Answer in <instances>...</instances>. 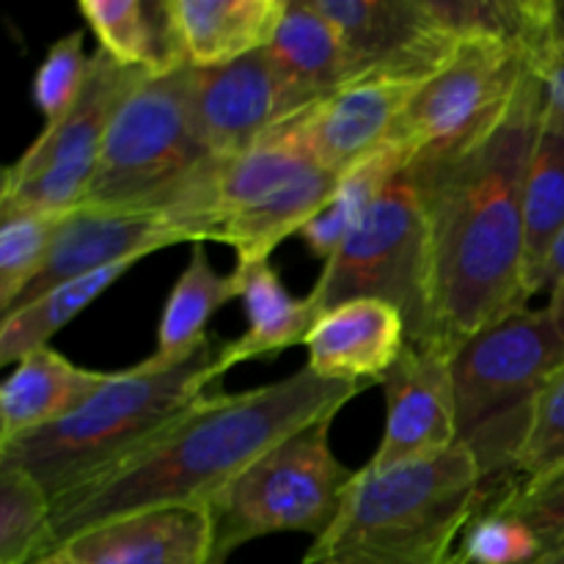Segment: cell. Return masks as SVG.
Wrapping results in <instances>:
<instances>
[{
	"mask_svg": "<svg viewBox=\"0 0 564 564\" xmlns=\"http://www.w3.org/2000/svg\"><path fill=\"white\" fill-rule=\"evenodd\" d=\"M543 113L545 86L532 69L488 135L408 163L433 229L438 339L455 350L529 306L523 196Z\"/></svg>",
	"mask_w": 564,
	"mask_h": 564,
	"instance_id": "obj_1",
	"label": "cell"
},
{
	"mask_svg": "<svg viewBox=\"0 0 564 564\" xmlns=\"http://www.w3.org/2000/svg\"><path fill=\"white\" fill-rule=\"evenodd\" d=\"M367 389L369 383L325 380L303 367L240 394H204L135 455L58 496L47 551L99 523L143 510L209 507L264 452L323 419H334Z\"/></svg>",
	"mask_w": 564,
	"mask_h": 564,
	"instance_id": "obj_2",
	"label": "cell"
},
{
	"mask_svg": "<svg viewBox=\"0 0 564 564\" xmlns=\"http://www.w3.org/2000/svg\"><path fill=\"white\" fill-rule=\"evenodd\" d=\"M226 372V341L215 336L169 367L147 358L110 372L102 389L64 422L0 444V466L28 471L55 501L135 455Z\"/></svg>",
	"mask_w": 564,
	"mask_h": 564,
	"instance_id": "obj_3",
	"label": "cell"
},
{
	"mask_svg": "<svg viewBox=\"0 0 564 564\" xmlns=\"http://www.w3.org/2000/svg\"><path fill=\"white\" fill-rule=\"evenodd\" d=\"M482 499L479 463L460 444L394 468L364 466L303 564H452Z\"/></svg>",
	"mask_w": 564,
	"mask_h": 564,
	"instance_id": "obj_4",
	"label": "cell"
},
{
	"mask_svg": "<svg viewBox=\"0 0 564 564\" xmlns=\"http://www.w3.org/2000/svg\"><path fill=\"white\" fill-rule=\"evenodd\" d=\"M339 176L325 171L284 127L235 154L204 158L154 213L196 242H224L237 262H262L330 202Z\"/></svg>",
	"mask_w": 564,
	"mask_h": 564,
	"instance_id": "obj_5",
	"label": "cell"
},
{
	"mask_svg": "<svg viewBox=\"0 0 564 564\" xmlns=\"http://www.w3.org/2000/svg\"><path fill=\"white\" fill-rule=\"evenodd\" d=\"M562 364L564 330L549 306L521 308L455 350L457 444L477 457L485 494L516 477L534 408Z\"/></svg>",
	"mask_w": 564,
	"mask_h": 564,
	"instance_id": "obj_6",
	"label": "cell"
},
{
	"mask_svg": "<svg viewBox=\"0 0 564 564\" xmlns=\"http://www.w3.org/2000/svg\"><path fill=\"white\" fill-rule=\"evenodd\" d=\"M312 297L323 314L361 297L383 301L405 317L408 345H444L435 317V257L427 202L408 165L325 262Z\"/></svg>",
	"mask_w": 564,
	"mask_h": 564,
	"instance_id": "obj_7",
	"label": "cell"
},
{
	"mask_svg": "<svg viewBox=\"0 0 564 564\" xmlns=\"http://www.w3.org/2000/svg\"><path fill=\"white\" fill-rule=\"evenodd\" d=\"M330 422L312 424L264 452L213 501V564L270 534H325L336 521L356 471L330 449Z\"/></svg>",
	"mask_w": 564,
	"mask_h": 564,
	"instance_id": "obj_8",
	"label": "cell"
},
{
	"mask_svg": "<svg viewBox=\"0 0 564 564\" xmlns=\"http://www.w3.org/2000/svg\"><path fill=\"white\" fill-rule=\"evenodd\" d=\"M204 158L191 121V66L147 75L105 132L86 207L158 209Z\"/></svg>",
	"mask_w": 564,
	"mask_h": 564,
	"instance_id": "obj_9",
	"label": "cell"
},
{
	"mask_svg": "<svg viewBox=\"0 0 564 564\" xmlns=\"http://www.w3.org/2000/svg\"><path fill=\"white\" fill-rule=\"evenodd\" d=\"M523 50L496 39H460L455 53L413 91L389 143L411 160L446 158L488 135L532 72Z\"/></svg>",
	"mask_w": 564,
	"mask_h": 564,
	"instance_id": "obj_10",
	"label": "cell"
},
{
	"mask_svg": "<svg viewBox=\"0 0 564 564\" xmlns=\"http://www.w3.org/2000/svg\"><path fill=\"white\" fill-rule=\"evenodd\" d=\"M147 75L149 72L143 69L116 64L97 47L75 108L58 124L44 127L25 154H20L3 171L0 204L50 215V218H64L86 207L105 132L121 99Z\"/></svg>",
	"mask_w": 564,
	"mask_h": 564,
	"instance_id": "obj_11",
	"label": "cell"
},
{
	"mask_svg": "<svg viewBox=\"0 0 564 564\" xmlns=\"http://www.w3.org/2000/svg\"><path fill=\"white\" fill-rule=\"evenodd\" d=\"M380 386L386 430L367 468H394L455 449V347L405 345Z\"/></svg>",
	"mask_w": 564,
	"mask_h": 564,
	"instance_id": "obj_12",
	"label": "cell"
},
{
	"mask_svg": "<svg viewBox=\"0 0 564 564\" xmlns=\"http://www.w3.org/2000/svg\"><path fill=\"white\" fill-rule=\"evenodd\" d=\"M314 6L341 33L358 77L424 83L460 42L427 14L424 0H314Z\"/></svg>",
	"mask_w": 564,
	"mask_h": 564,
	"instance_id": "obj_13",
	"label": "cell"
},
{
	"mask_svg": "<svg viewBox=\"0 0 564 564\" xmlns=\"http://www.w3.org/2000/svg\"><path fill=\"white\" fill-rule=\"evenodd\" d=\"M422 83L361 75L330 97L281 121L286 132L330 174L341 176L394 135L402 110Z\"/></svg>",
	"mask_w": 564,
	"mask_h": 564,
	"instance_id": "obj_14",
	"label": "cell"
},
{
	"mask_svg": "<svg viewBox=\"0 0 564 564\" xmlns=\"http://www.w3.org/2000/svg\"><path fill=\"white\" fill-rule=\"evenodd\" d=\"M268 47L226 66H191V121L207 154H235L295 116Z\"/></svg>",
	"mask_w": 564,
	"mask_h": 564,
	"instance_id": "obj_15",
	"label": "cell"
},
{
	"mask_svg": "<svg viewBox=\"0 0 564 564\" xmlns=\"http://www.w3.org/2000/svg\"><path fill=\"white\" fill-rule=\"evenodd\" d=\"M176 242L191 240L154 209H75L58 218L42 273L14 303V308L36 301L39 295L66 281L99 273L113 264H135L149 253L163 251Z\"/></svg>",
	"mask_w": 564,
	"mask_h": 564,
	"instance_id": "obj_16",
	"label": "cell"
},
{
	"mask_svg": "<svg viewBox=\"0 0 564 564\" xmlns=\"http://www.w3.org/2000/svg\"><path fill=\"white\" fill-rule=\"evenodd\" d=\"M213 549L207 505L160 507L75 534L36 564H213Z\"/></svg>",
	"mask_w": 564,
	"mask_h": 564,
	"instance_id": "obj_17",
	"label": "cell"
},
{
	"mask_svg": "<svg viewBox=\"0 0 564 564\" xmlns=\"http://www.w3.org/2000/svg\"><path fill=\"white\" fill-rule=\"evenodd\" d=\"M408 345L400 308L361 297L325 312L306 339L314 375L339 383H380Z\"/></svg>",
	"mask_w": 564,
	"mask_h": 564,
	"instance_id": "obj_18",
	"label": "cell"
},
{
	"mask_svg": "<svg viewBox=\"0 0 564 564\" xmlns=\"http://www.w3.org/2000/svg\"><path fill=\"white\" fill-rule=\"evenodd\" d=\"M108 378L110 372L77 367L50 345L28 352L0 389V444L64 422L80 411Z\"/></svg>",
	"mask_w": 564,
	"mask_h": 564,
	"instance_id": "obj_19",
	"label": "cell"
},
{
	"mask_svg": "<svg viewBox=\"0 0 564 564\" xmlns=\"http://www.w3.org/2000/svg\"><path fill=\"white\" fill-rule=\"evenodd\" d=\"M290 0H169L182 58L196 69L270 47Z\"/></svg>",
	"mask_w": 564,
	"mask_h": 564,
	"instance_id": "obj_20",
	"label": "cell"
},
{
	"mask_svg": "<svg viewBox=\"0 0 564 564\" xmlns=\"http://www.w3.org/2000/svg\"><path fill=\"white\" fill-rule=\"evenodd\" d=\"M268 53L297 113L358 77L341 33L314 0L286 3V14Z\"/></svg>",
	"mask_w": 564,
	"mask_h": 564,
	"instance_id": "obj_21",
	"label": "cell"
},
{
	"mask_svg": "<svg viewBox=\"0 0 564 564\" xmlns=\"http://www.w3.org/2000/svg\"><path fill=\"white\" fill-rule=\"evenodd\" d=\"M231 273L240 284V301L246 303L248 330L226 341V367L273 358L286 347L306 345L308 334L323 317L312 292L306 297L292 295L270 259L237 262Z\"/></svg>",
	"mask_w": 564,
	"mask_h": 564,
	"instance_id": "obj_22",
	"label": "cell"
},
{
	"mask_svg": "<svg viewBox=\"0 0 564 564\" xmlns=\"http://www.w3.org/2000/svg\"><path fill=\"white\" fill-rule=\"evenodd\" d=\"M424 9L452 36L523 50L534 72L564 44L556 0H424Z\"/></svg>",
	"mask_w": 564,
	"mask_h": 564,
	"instance_id": "obj_23",
	"label": "cell"
},
{
	"mask_svg": "<svg viewBox=\"0 0 564 564\" xmlns=\"http://www.w3.org/2000/svg\"><path fill=\"white\" fill-rule=\"evenodd\" d=\"M77 9L97 36L99 50L116 64L149 75L187 66L176 42L169 0H80Z\"/></svg>",
	"mask_w": 564,
	"mask_h": 564,
	"instance_id": "obj_24",
	"label": "cell"
},
{
	"mask_svg": "<svg viewBox=\"0 0 564 564\" xmlns=\"http://www.w3.org/2000/svg\"><path fill=\"white\" fill-rule=\"evenodd\" d=\"M527 292L545 290V273L564 235V113L545 105L527 174Z\"/></svg>",
	"mask_w": 564,
	"mask_h": 564,
	"instance_id": "obj_25",
	"label": "cell"
},
{
	"mask_svg": "<svg viewBox=\"0 0 564 564\" xmlns=\"http://www.w3.org/2000/svg\"><path fill=\"white\" fill-rule=\"evenodd\" d=\"M235 297H240V284H237L235 273L220 275L209 264L204 242H196L191 251V262L165 297L158 325V345H154L149 361L154 367H169V364L191 356L209 336V319Z\"/></svg>",
	"mask_w": 564,
	"mask_h": 564,
	"instance_id": "obj_26",
	"label": "cell"
},
{
	"mask_svg": "<svg viewBox=\"0 0 564 564\" xmlns=\"http://www.w3.org/2000/svg\"><path fill=\"white\" fill-rule=\"evenodd\" d=\"M408 165V154L402 149H397L394 143H386L383 149L367 158L364 163H358L356 169H350L347 174L339 176L336 182V191L330 196V202L297 231L303 242H306L308 251L317 259L328 262L336 251L341 248V242L350 237V231L356 229L364 220V215L372 209V204L378 202L380 193L389 187V182L400 174Z\"/></svg>",
	"mask_w": 564,
	"mask_h": 564,
	"instance_id": "obj_27",
	"label": "cell"
},
{
	"mask_svg": "<svg viewBox=\"0 0 564 564\" xmlns=\"http://www.w3.org/2000/svg\"><path fill=\"white\" fill-rule=\"evenodd\" d=\"M130 268L132 262L113 264V268L99 270V273L66 281V284H58L44 292V295H39L36 301L3 314V323H0V364L3 367L6 364H17L28 352L47 347V341L64 325H69L80 312H86Z\"/></svg>",
	"mask_w": 564,
	"mask_h": 564,
	"instance_id": "obj_28",
	"label": "cell"
},
{
	"mask_svg": "<svg viewBox=\"0 0 564 564\" xmlns=\"http://www.w3.org/2000/svg\"><path fill=\"white\" fill-rule=\"evenodd\" d=\"M53 540V499L28 471L0 466V564H36Z\"/></svg>",
	"mask_w": 564,
	"mask_h": 564,
	"instance_id": "obj_29",
	"label": "cell"
},
{
	"mask_svg": "<svg viewBox=\"0 0 564 564\" xmlns=\"http://www.w3.org/2000/svg\"><path fill=\"white\" fill-rule=\"evenodd\" d=\"M58 218L0 204V312L9 314L42 273Z\"/></svg>",
	"mask_w": 564,
	"mask_h": 564,
	"instance_id": "obj_30",
	"label": "cell"
},
{
	"mask_svg": "<svg viewBox=\"0 0 564 564\" xmlns=\"http://www.w3.org/2000/svg\"><path fill=\"white\" fill-rule=\"evenodd\" d=\"M543 556V545L521 518L482 499L463 529L452 564H540Z\"/></svg>",
	"mask_w": 564,
	"mask_h": 564,
	"instance_id": "obj_31",
	"label": "cell"
},
{
	"mask_svg": "<svg viewBox=\"0 0 564 564\" xmlns=\"http://www.w3.org/2000/svg\"><path fill=\"white\" fill-rule=\"evenodd\" d=\"M485 499L521 518L540 540L545 556L564 551V466L545 477L505 485L494 494H485Z\"/></svg>",
	"mask_w": 564,
	"mask_h": 564,
	"instance_id": "obj_32",
	"label": "cell"
},
{
	"mask_svg": "<svg viewBox=\"0 0 564 564\" xmlns=\"http://www.w3.org/2000/svg\"><path fill=\"white\" fill-rule=\"evenodd\" d=\"M86 33L72 31L47 50L33 75V102L44 116V127L58 124L80 99L91 69V55L83 50Z\"/></svg>",
	"mask_w": 564,
	"mask_h": 564,
	"instance_id": "obj_33",
	"label": "cell"
},
{
	"mask_svg": "<svg viewBox=\"0 0 564 564\" xmlns=\"http://www.w3.org/2000/svg\"><path fill=\"white\" fill-rule=\"evenodd\" d=\"M560 466H564V364L556 369L534 408L532 430L518 455L512 482L545 477Z\"/></svg>",
	"mask_w": 564,
	"mask_h": 564,
	"instance_id": "obj_34",
	"label": "cell"
},
{
	"mask_svg": "<svg viewBox=\"0 0 564 564\" xmlns=\"http://www.w3.org/2000/svg\"><path fill=\"white\" fill-rule=\"evenodd\" d=\"M545 86V105L556 113H564V44L538 69Z\"/></svg>",
	"mask_w": 564,
	"mask_h": 564,
	"instance_id": "obj_35",
	"label": "cell"
},
{
	"mask_svg": "<svg viewBox=\"0 0 564 564\" xmlns=\"http://www.w3.org/2000/svg\"><path fill=\"white\" fill-rule=\"evenodd\" d=\"M564 284V235L560 246L554 248V257L549 262V273H545V290H556V286Z\"/></svg>",
	"mask_w": 564,
	"mask_h": 564,
	"instance_id": "obj_36",
	"label": "cell"
},
{
	"mask_svg": "<svg viewBox=\"0 0 564 564\" xmlns=\"http://www.w3.org/2000/svg\"><path fill=\"white\" fill-rule=\"evenodd\" d=\"M549 295H551L549 308L556 314V319H560V325H562V330H564V284L556 286V290H551Z\"/></svg>",
	"mask_w": 564,
	"mask_h": 564,
	"instance_id": "obj_37",
	"label": "cell"
},
{
	"mask_svg": "<svg viewBox=\"0 0 564 564\" xmlns=\"http://www.w3.org/2000/svg\"><path fill=\"white\" fill-rule=\"evenodd\" d=\"M540 564H564V551H560V554H554V556H545Z\"/></svg>",
	"mask_w": 564,
	"mask_h": 564,
	"instance_id": "obj_38",
	"label": "cell"
}]
</instances>
